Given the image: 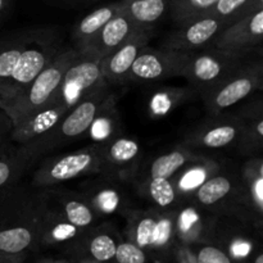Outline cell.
<instances>
[{
	"label": "cell",
	"mask_w": 263,
	"mask_h": 263,
	"mask_svg": "<svg viewBox=\"0 0 263 263\" xmlns=\"http://www.w3.org/2000/svg\"><path fill=\"white\" fill-rule=\"evenodd\" d=\"M40 192L18 182L0 200V253L21 254L37 251Z\"/></svg>",
	"instance_id": "1"
},
{
	"label": "cell",
	"mask_w": 263,
	"mask_h": 263,
	"mask_svg": "<svg viewBox=\"0 0 263 263\" xmlns=\"http://www.w3.org/2000/svg\"><path fill=\"white\" fill-rule=\"evenodd\" d=\"M193 197L203 210L221 217L235 218L261 233L262 216L252 204L240 172L218 170L193 193Z\"/></svg>",
	"instance_id": "2"
},
{
	"label": "cell",
	"mask_w": 263,
	"mask_h": 263,
	"mask_svg": "<svg viewBox=\"0 0 263 263\" xmlns=\"http://www.w3.org/2000/svg\"><path fill=\"white\" fill-rule=\"evenodd\" d=\"M76 55V49L61 51L22 91L0 102V108L9 116L13 126L54 102L64 74Z\"/></svg>",
	"instance_id": "3"
},
{
	"label": "cell",
	"mask_w": 263,
	"mask_h": 263,
	"mask_svg": "<svg viewBox=\"0 0 263 263\" xmlns=\"http://www.w3.org/2000/svg\"><path fill=\"white\" fill-rule=\"evenodd\" d=\"M110 95L112 92L109 91V84L105 81L94 91L76 103L51 130L40 138L22 145H25L33 157L39 158L46 152H51L67 144L74 143L80 138L86 135L102 105Z\"/></svg>",
	"instance_id": "4"
},
{
	"label": "cell",
	"mask_w": 263,
	"mask_h": 263,
	"mask_svg": "<svg viewBox=\"0 0 263 263\" xmlns=\"http://www.w3.org/2000/svg\"><path fill=\"white\" fill-rule=\"evenodd\" d=\"M252 53L253 50L234 51L211 45L187 54L182 77L202 95L254 61Z\"/></svg>",
	"instance_id": "5"
},
{
	"label": "cell",
	"mask_w": 263,
	"mask_h": 263,
	"mask_svg": "<svg viewBox=\"0 0 263 263\" xmlns=\"http://www.w3.org/2000/svg\"><path fill=\"white\" fill-rule=\"evenodd\" d=\"M99 174L100 159L94 143L86 148L45 159L33 174L31 186L44 189L85 175Z\"/></svg>",
	"instance_id": "6"
},
{
	"label": "cell",
	"mask_w": 263,
	"mask_h": 263,
	"mask_svg": "<svg viewBox=\"0 0 263 263\" xmlns=\"http://www.w3.org/2000/svg\"><path fill=\"white\" fill-rule=\"evenodd\" d=\"M263 85V67L261 58L254 59L238 72L203 92V103L211 116L222 115L229 108L247 99Z\"/></svg>",
	"instance_id": "7"
},
{
	"label": "cell",
	"mask_w": 263,
	"mask_h": 263,
	"mask_svg": "<svg viewBox=\"0 0 263 263\" xmlns=\"http://www.w3.org/2000/svg\"><path fill=\"white\" fill-rule=\"evenodd\" d=\"M58 54L53 39L31 37L18 59L12 76L0 91V102L22 91Z\"/></svg>",
	"instance_id": "8"
},
{
	"label": "cell",
	"mask_w": 263,
	"mask_h": 263,
	"mask_svg": "<svg viewBox=\"0 0 263 263\" xmlns=\"http://www.w3.org/2000/svg\"><path fill=\"white\" fill-rule=\"evenodd\" d=\"M100 57L90 51H77L76 58L67 69L55 99L73 107L97 87L104 84L100 71Z\"/></svg>",
	"instance_id": "9"
},
{
	"label": "cell",
	"mask_w": 263,
	"mask_h": 263,
	"mask_svg": "<svg viewBox=\"0 0 263 263\" xmlns=\"http://www.w3.org/2000/svg\"><path fill=\"white\" fill-rule=\"evenodd\" d=\"M185 54L170 49H152L145 46L131 66L127 82H153L166 80L170 77H182Z\"/></svg>",
	"instance_id": "10"
},
{
	"label": "cell",
	"mask_w": 263,
	"mask_h": 263,
	"mask_svg": "<svg viewBox=\"0 0 263 263\" xmlns=\"http://www.w3.org/2000/svg\"><path fill=\"white\" fill-rule=\"evenodd\" d=\"M121 240L122 238L112 228L95 225L85 230L64 252L71 263H113Z\"/></svg>",
	"instance_id": "11"
},
{
	"label": "cell",
	"mask_w": 263,
	"mask_h": 263,
	"mask_svg": "<svg viewBox=\"0 0 263 263\" xmlns=\"http://www.w3.org/2000/svg\"><path fill=\"white\" fill-rule=\"evenodd\" d=\"M97 148L100 159V174L130 182L140 163V144L135 139L118 135L112 140L97 144Z\"/></svg>",
	"instance_id": "12"
},
{
	"label": "cell",
	"mask_w": 263,
	"mask_h": 263,
	"mask_svg": "<svg viewBox=\"0 0 263 263\" xmlns=\"http://www.w3.org/2000/svg\"><path fill=\"white\" fill-rule=\"evenodd\" d=\"M225 27V23L218 18L204 15L179 25V27L166 39L163 48L179 51L185 55L193 54L212 45Z\"/></svg>",
	"instance_id": "13"
},
{
	"label": "cell",
	"mask_w": 263,
	"mask_h": 263,
	"mask_svg": "<svg viewBox=\"0 0 263 263\" xmlns=\"http://www.w3.org/2000/svg\"><path fill=\"white\" fill-rule=\"evenodd\" d=\"M228 218V222H222L218 216L216 222L212 244L222 249L234 263H249L253 254L262 248L259 235H254L256 229L238 220Z\"/></svg>",
	"instance_id": "14"
},
{
	"label": "cell",
	"mask_w": 263,
	"mask_h": 263,
	"mask_svg": "<svg viewBox=\"0 0 263 263\" xmlns=\"http://www.w3.org/2000/svg\"><path fill=\"white\" fill-rule=\"evenodd\" d=\"M243 130L241 115H217L190 133L181 144L187 149H223L236 145Z\"/></svg>",
	"instance_id": "15"
},
{
	"label": "cell",
	"mask_w": 263,
	"mask_h": 263,
	"mask_svg": "<svg viewBox=\"0 0 263 263\" xmlns=\"http://www.w3.org/2000/svg\"><path fill=\"white\" fill-rule=\"evenodd\" d=\"M127 181L99 174V179L86 181L81 185V194L100 216L127 212L128 194L125 189Z\"/></svg>",
	"instance_id": "16"
},
{
	"label": "cell",
	"mask_w": 263,
	"mask_h": 263,
	"mask_svg": "<svg viewBox=\"0 0 263 263\" xmlns=\"http://www.w3.org/2000/svg\"><path fill=\"white\" fill-rule=\"evenodd\" d=\"M87 229H80L66 220L40 192V223L37 251L46 248L67 249Z\"/></svg>",
	"instance_id": "17"
},
{
	"label": "cell",
	"mask_w": 263,
	"mask_h": 263,
	"mask_svg": "<svg viewBox=\"0 0 263 263\" xmlns=\"http://www.w3.org/2000/svg\"><path fill=\"white\" fill-rule=\"evenodd\" d=\"M217 218L218 216L199 208L198 204L176 208V241L184 246L212 244Z\"/></svg>",
	"instance_id": "18"
},
{
	"label": "cell",
	"mask_w": 263,
	"mask_h": 263,
	"mask_svg": "<svg viewBox=\"0 0 263 263\" xmlns=\"http://www.w3.org/2000/svg\"><path fill=\"white\" fill-rule=\"evenodd\" d=\"M263 39V8L226 26L212 45L234 51L253 50Z\"/></svg>",
	"instance_id": "19"
},
{
	"label": "cell",
	"mask_w": 263,
	"mask_h": 263,
	"mask_svg": "<svg viewBox=\"0 0 263 263\" xmlns=\"http://www.w3.org/2000/svg\"><path fill=\"white\" fill-rule=\"evenodd\" d=\"M151 39V30L141 31L125 44L100 59V71L108 84L121 85L127 81L131 66Z\"/></svg>",
	"instance_id": "20"
},
{
	"label": "cell",
	"mask_w": 263,
	"mask_h": 263,
	"mask_svg": "<svg viewBox=\"0 0 263 263\" xmlns=\"http://www.w3.org/2000/svg\"><path fill=\"white\" fill-rule=\"evenodd\" d=\"M45 199L72 225L80 229H90L98 225L102 216L95 212L81 193L68 189L44 187Z\"/></svg>",
	"instance_id": "21"
},
{
	"label": "cell",
	"mask_w": 263,
	"mask_h": 263,
	"mask_svg": "<svg viewBox=\"0 0 263 263\" xmlns=\"http://www.w3.org/2000/svg\"><path fill=\"white\" fill-rule=\"evenodd\" d=\"M71 108L72 107L59 102V100H54L43 109L32 113L25 120L21 121L20 123L13 126L12 141L22 145V144L30 143V141L40 138L49 130H51Z\"/></svg>",
	"instance_id": "22"
},
{
	"label": "cell",
	"mask_w": 263,
	"mask_h": 263,
	"mask_svg": "<svg viewBox=\"0 0 263 263\" xmlns=\"http://www.w3.org/2000/svg\"><path fill=\"white\" fill-rule=\"evenodd\" d=\"M146 30L148 28H143L136 25L127 14H125L121 10L109 22L105 23L104 27L100 30L97 37L94 39L91 45L86 50L82 51H90V53H94L100 58H103L108 53L120 48L122 44H125L131 37L138 35L139 32Z\"/></svg>",
	"instance_id": "23"
},
{
	"label": "cell",
	"mask_w": 263,
	"mask_h": 263,
	"mask_svg": "<svg viewBox=\"0 0 263 263\" xmlns=\"http://www.w3.org/2000/svg\"><path fill=\"white\" fill-rule=\"evenodd\" d=\"M121 10H122V4H121V2H117L98 8V9L92 10L89 14L85 15L74 26L73 40L76 44L74 49L77 51L86 50L98 36V33L100 32V30L104 27L105 23L109 22Z\"/></svg>",
	"instance_id": "24"
},
{
	"label": "cell",
	"mask_w": 263,
	"mask_h": 263,
	"mask_svg": "<svg viewBox=\"0 0 263 263\" xmlns=\"http://www.w3.org/2000/svg\"><path fill=\"white\" fill-rule=\"evenodd\" d=\"M36 159L25 145L12 146L0 158V200L20 182L22 175Z\"/></svg>",
	"instance_id": "25"
},
{
	"label": "cell",
	"mask_w": 263,
	"mask_h": 263,
	"mask_svg": "<svg viewBox=\"0 0 263 263\" xmlns=\"http://www.w3.org/2000/svg\"><path fill=\"white\" fill-rule=\"evenodd\" d=\"M175 223H176V208H170V210L158 208L156 229L148 252L154 263H166L172 248L177 243Z\"/></svg>",
	"instance_id": "26"
},
{
	"label": "cell",
	"mask_w": 263,
	"mask_h": 263,
	"mask_svg": "<svg viewBox=\"0 0 263 263\" xmlns=\"http://www.w3.org/2000/svg\"><path fill=\"white\" fill-rule=\"evenodd\" d=\"M243 118V130L236 143L240 153L256 157L263 148V108L261 100L251 104L240 113Z\"/></svg>",
	"instance_id": "27"
},
{
	"label": "cell",
	"mask_w": 263,
	"mask_h": 263,
	"mask_svg": "<svg viewBox=\"0 0 263 263\" xmlns=\"http://www.w3.org/2000/svg\"><path fill=\"white\" fill-rule=\"evenodd\" d=\"M126 217L125 239L133 241L148 253L156 229L158 208L151 210H128L123 213Z\"/></svg>",
	"instance_id": "28"
},
{
	"label": "cell",
	"mask_w": 263,
	"mask_h": 263,
	"mask_svg": "<svg viewBox=\"0 0 263 263\" xmlns=\"http://www.w3.org/2000/svg\"><path fill=\"white\" fill-rule=\"evenodd\" d=\"M220 170V164L211 159H205L204 157L198 161L190 162L186 166L182 167L176 175L171 177L174 186L179 195H193V193L216 171Z\"/></svg>",
	"instance_id": "29"
},
{
	"label": "cell",
	"mask_w": 263,
	"mask_h": 263,
	"mask_svg": "<svg viewBox=\"0 0 263 263\" xmlns=\"http://www.w3.org/2000/svg\"><path fill=\"white\" fill-rule=\"evenodd\" d=\"M120 130V113L116 107V97L112 94L102 105L86 135H89L94 143L100 144L117 138L121 135Z\"/></svg>",
	"instance_id": "30"
},
{
	"label": "cell",
	"mask_w": 263,
	"mask_h": 263,
	"mask_svg": "<svg viewBox=\"0 0 263 263\" xmlns=\"http://www.w3.org/2000/svg\"><path fill=\"white\" fill-rule=\"evenodd\" d=\"M170 3L171 0H121L122 12L148 30L170 9Z\"/></svg>",
	"instance_id": "31"
},
{
	"label": "cell",
	"mask_w": 263,
	"mask_h": 263,
	"mask_svg": "<svg viewBox=\"0 0 263 263\" xmlns=\"http://www.w3.org/2000/svg\"><path fill=\"white\" fill-rule=\"evenodd\" d=\"M199 158L202 157L193 153L192 149L180 145L168 153L157 157L149 167L148 177L149 179H171L182 167L186 166L190 162L198 161Z\"/></svg>",
	"instance_id": "32"
},
{
	"label": "cell",
	"mask_w": 263,
	"mask_h": 263,
	"mask_svg": "<svg viewBox=\"0 0 263 263\" xmlns=\"http://www.w3.org/2000/svg\"><path fill=\"white\" fill-rule=\"evenodd\" d=\"M261 8L263 0H217L208 15H213L229 26Z\"/></svg>",
	"instance_id": "33"
},
{
	"label": "cell",
	"mask_w": 263,
	"mask_h": 263,
	"mask_svg": "<svg viewBox=\"0 0 263 263\" xmlns=\"http://www.w3.org/2000/svg\"><path fill=\"white\" fill-rule=\"evenodd\" d=\"M244 185L251 202L258 215L263 213V161L261 157H253L244 164L241 170Z\"/></svg>",
	"instance_id": "34"
},
{
	"label": "cell",
	"mask_w": 263,
	"mask_h": 263,
	"mask_svg": "<svg viewBox=\"0 0 263 263\" xmlns=\"http://www.w3.org/2000/svg\"><path fill=\"white\" fill-rule=\"evenodd\" d=\"M31 37L32 36H27V37L18 36L15 39L0 41V91L12 76L18 59Z\"/></svg>",
	"instance_id": "35"
},
{
	"label": "cell",
	"mask_w": 263,
	"mask_h": 263,
	"mask_svg": "<svg viewBox=\"0 0 263 263\" xmlns=\"http://www.w3.org/2000/svg\"><path fill=\"white\" fill-rule=\"evenodd\" d=\"M141 194L145 195L156 204L157 208L161 210L174 208L180 197L171 179H149V177L144 182Z\"/></svg>",
	"instance_id": "36"
},
{
	"label": "cell",
	"mask_w": 263,
	"mask_h": 263,
	"mask_svg": "<svg viewBox=\"0 0 263 263\" xmlns=\"http://www.w3.org/2000/svg\"><path fill=\"white\" fill-rule=\"evenodd\" d=\"M217 0H171L170 12L177 25L210 14Z\"/></svg>",
	"instance_id": "37"
},
{
	"label": "cell",
	"mask_w": 263,
	"mask_h": 263,
	"mask_svg": "<svg viewBox=\"0 0 263 263\" xmlns=\"http://www.w3.org/2000/svg\"><path fill=\"white\" fill-rule=\"evenodd\" d=\"M113 263H154V261L140 247L133 241L122 239L116 249Z\"/></svg>",
	"instance_id": "38"
},
{
	"label": "cell",
	"mask_w": 263,
	"mask_h": 263,
	"mask_svg": "<svg viewBox=\"0 0 263 263\" xmlns=\"http://www.w3.org/2000/svg\"><path fill=\"white\" fill-rule=\"evenodd\" d=\"M193 249L198 263H234L230 257L215 244L189 246Z\"/></svg>",
	"instance_id": "39"
},
{
	"label": "cell",
	"mask_w": 263,
	"mask_h": 263,
	"mask_svg": "<svg viewBox=\"0 0 263 263\" xmlns=\"http://www.w3.org/2000/svg\"><path fill=\"white\" fill-rule=\"evenodd\" d=\"M13 122L9 116L0 108V158L12 148Z\"/></svg>",
	"instance_id": "40"
},
{
	"label": "cell",
	"mask_w": 263,
	"mask_h": 263,
	"mask_svg": "<svg viewBox=\"0 0 263 263\" xmlns=\"http://www.w3.org/2000/svg\"><path fill=\"white\" fill-rule=\"evenodd\" d=\"M166 263H198L193 249L189 246L176 243Z\"/></svg>",
	"instance_id": "41"
},
{
	"label": "cell",
	"mask_w": 263,
	"mask_h": 263,
	"mask_svg": "<svg viewBox=\"0 0 263 263\" xmlns=\"http://www.w3.org/2000/svg\"><path fill=\"white\" fill-rule=\"evenodd\" d=\"M30 253L3 254L0 253V263H25Z\"/></svg>",
	"instance_id": "42"
},
{
	"label": "cell",
	"mask_w": 263,
	"mask_h": 263,
	"mask_svg": "<svg viewBox=\"0 0 263 263\" xmlns=\"http://www.w3.org/2000/svg\"><path fill=\"white\" fill-rule=\"evenodd\" d=\"M10 3H12V0H0V21L7 14L8 9L10 7Z\"/></svg>",
	"instance_id": "43"
},
{
	"label": "cell",
	"mask_w": 263,
	"mask_h": 263,
	"mask_svg": "<svg viewBox=\"0 0 263 263\" xmlns=\"http://www.w3.org/2000/svg\"><path fill=\"white\" fill-rule=\"evenodd\" d=\"M33 263H71V262H69V259L67 258H50V257H49V258H41Z\"/></svg>",
	"instance_id": "44"
},
{
	"label": "cell",
	"mask_w": 263,
	"mask_h": 263,
	"mask_svg": "<svg viewBox=\"0 0 263 263\" xmlns=\"http://www.w3.org/2000/svg\"><path fill=\"white\" fill-rule=\"evenodd\" d=\"M249 263H263V251H262V248L258 249V251H257L256 253L253 254V257H252V259L249 261Z\"/></svg>",
	"instance_id": "45"
}]
</instances>
